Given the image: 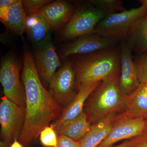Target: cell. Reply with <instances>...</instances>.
<instances>
[{
	"mask_svg": "<svg viewBox=\"0 0 147 147\" xmlns=\"http://www.w3.org/2000/svg\"><path fill=\"white\" fill-rule=\"evenodd\" d=\"M10 147H23V146L17 140V139H16L11 145Z\"/></svg>",
	"mask_w": 147,
	"mask_h": 147,
	"instance_id": "83f0119b",
	"label": "cell"
},
{
	"mask_svg": "<svg viewBox=\"0 0 147 147\" xmlns=\"http://www.w3.org/2000/svg\"><path fill=\"white\" fill-rule=\"evenodd\" d=\"M145 125L144 119L128 118L118 114L109 134L96 147H113L119 141L136 137L142 133Z\"/></svg>",
	"mask_w": 147,
	"mask_h": 147,
	"instance_id": "7c38bea8",
	"label": "cell"
},
{
	"mask_svg": "<svg viewBox=\"0 0 147 147\" xmlns=\"http://www.w3.org/2000/svg\"><path fill=\"white\" fill-rule=\"evenodd\" d=\"M50 30L48 21L40 12L27 17L25 32L32 42H41L49 34Z\"/></svg>",
	"mask_w": 147,
	"mask_h": 147,
	"instance_id": "d6986e66",
	"label": "cell"
},
{
	"mask_svg": "<svg viewBox=\"0 0 147 147\" xmlns=\"http://www.w3.org/2000/svg\"><path fill=\"white\" fill-rule=\"evenodd\" d=\"M21 69V65L15 55H7L1 63L0 81L5 96L15 104L25 108L26 93L20 80Z\"/></svg>",
	"mask_w": 147,
	"mask_h": 147,
	"instance_id": "52a82bcc",
	"label": "cell"
},
{
	"mask_svg": "<svg viewBox=\"0 0 147 147\" xmlns=\"http://www.w3.org/2000/svg\"><path fill=\"white\" fill-rule=\"evenodd\" d=\"M117 113L109 114L91 126L90 129L80 143V147H96L105 139L112 128Z\"/></svg>",
	"mask_w": 147,
	"mask_h": 147,
	"instance_id": "e0dca14e",
	"label": "cell"
},
{
	"mask_svg": "<svg viewBox=\"0 0 147 147\" xmlns=\"http://www.w3.org/2000/svg\"><path fill=\"white\" fill-rule=\"evenodd\" d=\"M49 86L50 93L61 107H66L74 100L78 90L76 72L71 62H66L56 72Z\"/></svg>",
	"mask_w": 147,
	"mask_h": 147,
	"instance_id": "ba28073f",
	"label": "cell"
},
{
	"mask_svg": "<svg viewBox=\"0 0 147 147\" xmlns=\"http://www.w3.org/2000/svg\"><path fill=\"white\" fill-rule=\"evenodd\" d=\"M134 62L140 84H147V53L137 57Z\"/></svg>",
	"mask_w": 147,
	"mask_h": 147,
	"instance_id": "603a6c76",
	"label": "cell"
},
{
	"mask_svg": "<svg viewBox=\"0 0 147 147\" xmlns=\"http://www.w3.org/2000/svg\"><path fill=\"white\" fill-rule=\"evenodd\" d=\"M107 15L105 11L90 3L79 7L63 30L62 36L70 40L95 33L96 26Z\"/></svg>",
	"mask_w": 147,
	"mask_h": 147,
	"instance_id": "8992f818",
	"label": "cell"
},
{
	"mask_svg": "<svg viewBox=\"0 0 147 147\" xmlns=\"http://www.w3.org/2000/svg\"><path fill=\"white\" fill-rule=\"evenodd\" d=\"M88 2L105 11L107 15L126 10L121 0H90Z\"/></svg>",
	"mask_w": 147,
	"mask_h": 147,
	"instance_id": "44dd1931",
	"label": "cell"
},
{
	"mask_svg": "<svg viewBox=\"0 0 147 147\" xmlns=\"http://www.w3.org/2000/svg\"><path fill=\"white\" fill-rule=\"evenodd\" d=\"M125 40L132 51L147 53V14L133 25Z\"/></svg>",
	"mask_w": 147,
	"mask_h": 147,
	"instance_id": "ac0fdd59",
	"label": "cell"
},
{
	"mask_svg": "<svg viewBox=\"0 0 147 147\" xmlns=\"http://www.w3.org/2000/svg\"><path fill=\"white\" fill-rule=\"evenodd\" d=\"M119 78L116 75L102 81L87 100L85 112L91 123L111 113L123 112L126 96L120 89Z\"/></svg>",
	"mask_w": 147,
	"mask_h": 147,
	"instance_id": "3957f363",
	"label": "cell"
},
{
	"mask_svg": "<svg viewBox=\"0 0 147 147\" xmlns=\"http://www.w3.org/2000/svg\"><path fill=\"white\" fill-rule=\"evenodd\" d=\"M49 0H24L22 1L23 7L27 16L38 13L44 6L50 3Z\"/></svg>",
	"mask_w": 147,
	"mask_h": 147,
	"instance_id": "cb8c5ba5",
	"label": "cell"
},
{
	"mask_svg": "<svg viewBox=\"0 0 147 147\" xmlns=\"http://www.w3.org/2000/svg\"><path fill=\"white\" fill-rule=\"evenodd\" d=\"M27 16L22 1L16 3L0 8V20L11 32L22 35L26 31Z\"/></svg>",
	"mask_w": 147,
	"mask_h": 147,
	"instance_id": "9a60e30c",
	"label": "cell"
},
{
	"mask_svg": "<svg viewBox=\"0 0 147 147\" xmlns=\"http://www.w3.org/2000/svg\"><path fill=\"white\" fill-rule=\"evenodd\" d=\"M101 82H91L82 83L77 87L76 97L65 107L59 117L51 124L58 135L84 111V105L90 96Z\"/></svg>",
	"mask_w": 147,
	"mask_h": 147,
	"instance_id": "30bf717a",
	"label": "cell"
},
{
	"mask_svg": "<svg viewBox=\"0 0 147 147\" xmlns=\"http://www.w3.org/2000/svg\"><path fill=\"white\" fill-rule=\"evenodd\" d=\"M58 134L52 125L46 127L40 134L41 144L46 147H56L57 144Z\"/></svg>",
	"mask_w": 147,
	"mask_h": 147,
	"instance_id": "7402d4cb",
	"label": "cell"
},
{
	"mask_svg": "<svg viewBox=\"0 0 147 147\" xmlns=\"http://www.w3.org/2000/svg\"><path fill=\"white\" fill-rule=\"evenodd\" d=\"M121 76L119 86L125 96L131 94L140 85L134 61L132 50L125 40L121 41Z\"/></svg>",
	"mask_w": 147,
	"mask_h": 147,
	"instance_id": "4fadbf2b",
	"label": "cell"
},
{
	"mask_svg": "<svg viewBox=\"0 0 147 147\" xmlns=\"http://www.w3.org/2000/svg\"><path fill=\"white\" fill-rule=\"evenodd\" d=\"M142 133L136 137L127 140L130 147H147V119Z\"/></svg>",
	"mask_w": 147,
	"mask_h": 147,
	"instance_id": "d4e9b609",
	"label": "cell"
},
{
	"mask_svg": "<svg viewBox=\"0 0 147 147\" xmlns=\"http://www.w3.org/2000/svg\"><path fill=\"white\" fill-rule=\"evenodd\" d=\"M118 41L112 38L103 36L96 33L90 34L79 37L65 45L62 50L61 57L83 55L115 47Z\"/></svg>",
	"mask_w": 147,
	"mask_h": 147,
	"instance_id": "8fae6325",
	"label": "cell"
},
{
	"mask_svg": "<svg viewBox=\"0 0 147 147\" xmlns=\"http://www.w3.org/2000/svg\"><path fill=\"white\" fill-rule=\"evenodd\" d=\"M119 115L128 118L147 119V84H140L126 96L124 110Z\"/></svg>",
	"mask_w": 147,
	"mask_h": 147,
	"instance_id": "2e32d148",
	"label": "cell"
},
{
	"mask_svg": "<svg viewBox=\"0 0 147 147\" xmlns=\"http://www.w3.org/2000/svg\"><path fill=\"white\" fill-rule=\"evenodd\" d=\"M139 2L142 5H144L147 7V0H140Z\"/></svg>",
	"mask_w": 147,
	"mask_h": 147,
	"instance_id": "f546056e",
	"label": "cell"
},
{
	"mask_svg": "<svg viewBox=\"0 0 147 147\" xmlns=\"http://www.w3.org/2000/svg\"><path fill=\"white\" fill-rule=\"evenodd\" d=\"M56 147H80V143L63 134H60L58 136L57 144Z\"/></svg>",
	"mask_w": 147,
	"mask_h": 147,
	"instance_id": "484cf974",
	"label": "cell"
},
{
	"mask_svg": "<svg viewBox=\"0 0 147 147\" xmlns=\"http://www.w3.org/2000/svg\"><path fill=\"white\" fill-rule=\"evenodd\" d=\"M74 10L73 6L67 2L57 1L44 6L39 12L46 18L51 29L58 30L69 22Z\"/></svg>",
	"mask_w": 147,
	"mask_h": 147,
	"instance_id": "5bb4252c",
	"label": "cell"
},
{
	"mask_svg": "<svg viewBox=\"0 0 147 147\" xmlns=\"http://www.w3.org/2000/svg\"><path fill=\"white\" fill-rule=\"evenodd\" d=\"M22 80L26 93L25 123L18 141L29 147L50 123L57 119L63 108L58 104L41 82L29 50L24 54Z\"/></svg>",
	"mask_w": 147,
	"mask_h": 147,
	"instance_id": "6da1fadb",
	"label": "cell"
},
{
	"mask_svg": "<svg viewBox=\"0 0 147 147\" xmlns=\"http://www.w3.org/2000/svg\"><path fill=\"white\" fill-rule=\"evenodd\" d=\"M25 120V108L15 104L5 96L2 98L0 104V147H10L15 139H18L24 128Z\"/></svg>",
	"mask_w": 147,
	"mask_h": 147,
	"instance_id": "5b68a950",
	"label": "cell"
},
{
	"mask_svg": "<svg viewBox=\"0 0 147 147\" xmlns=\"http://www.w3.org/2000/svg\"><path fill=\"white\" fill-rule=\"evenodd\" d=\"M114 147H130L127 140H125L123 143Z\"/></svg>",
	"mask_w": 147,
	"mask_h": 147,
	"instance_id": "f1b7e54d",
	"label": "cell"
},
{
	"mask_svg": "<svg viewBox=\"0 0 147 147\" xmlns=\"http://www.w3.org/2000/svg\"><path fill=\"white\" fill-rule=\"evenodd\" d=\"M77 87L85 82H102L121 72L120 47H115L83 55H73Z\"/></svg>",
	"mask_w": 147,
	"mask_h": 147,
	"instance_id": "7a4b0ae2",
	"label": "cell"
},
{
	"mask_svg": "<svg viewBox=\"0 0 147 147\" xmlns=\"http://www.w3.org/2000/svg\"><path fill=\"white\" fill-rule=\"evenodd\" d=\"M91 126L88 115L84 111L65 129L61 134L76 142H80L89 131Z\"/></svg>",
	"mask_w": 147,
	"mask_h": 147,
	"instance_id": "ffe728a7",
	"label": "cell"
},
{
	"mask_svg": "<svg viewBox=\"0 0 147 147\" xmlns=\"http://www.w3.org/2000/svg\"><path fill=\"white\" fill-rule=\"evenodd\" d=\"M33 57L40 80L44 84L49 85L56 70L61 66L50 32L38 42Z\"/></svg>",
	"mask_w": 147,
	"mask_h": 147,
	"instance_id": "9c48e42d",
	"label": "cell"
},
{
	"mask_svg": "<svg viewBox=\"0 0 147 147\" xmlns=\"http://www.w3.org/2000/svg\"><path fill=\"white\" fill-rule=\"evenodd\" d=\"M147 14V7L142 5L137 8L107 15L99 22L95 33L121 41L126 39L133 25Z\"/></svg>",
	"mask_w": 147,
	"mask_h": 147,
	"instance_id": "277c9868",
	"label": "cell"
},
{
	"mask_svg": "<svg viewBox=\"0 0 147 147\" xmlns=\"http://www.w3.org/2000/svg\"><path fill=\"white\" fill-rule=\"evenodd\" d=\"M18 0H1L0 1V8L9 6L16 3Z\"/></svg>",
	"mask_w": 147,
	"mask_h": 147,
	"instance_id": "4316f807",
	"label": "cell"
}]
</instances>
